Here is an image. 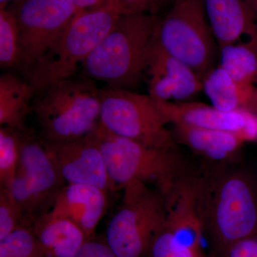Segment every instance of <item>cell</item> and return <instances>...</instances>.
I'll return each instance as SVG.
<instances>
[{
	"mask_svg": "<svg viewBox=\"0 0 257 257\" xmlns=\"http://www.w3.org/2000/svg\"><path fill=\"white\" fill-rule=\"evenodd\" d=\"M40 94L35 111L45 143L84 138L100 121L101 89L93 79H67Z\"/></svg>",
	"mask_w": 257,
	"mask_h": 257,
	"instance_id": "cell-5",
	"label": "cell"
},
{
	"mask_svg": "<svg viewBox=\"0 0 257 257\" xmlns=\"http://www.w3.org/2000/svg\"><path fill=\"white\" fill-rule=\"evenodd\" d=\"M196 175L198 213L204 234L221 254L233 243L257 235V182L228 164Z\"/></svg>",
	"mask_w": 257,
	"mask_h": 257,
	"instance_id": "cell-1",
	"label": "cell"
},
{
	"mask_svg": "<svg viewBox=\"0 0 257 257\" xmlns=\"http://www.w3.org/2000/svg\"><path fill=\"white\" fill-rule=\"evenodd\" d=\"M100 149L108 173L116 187L142 182L166 196L191 173L177 148L147 146L111 133L100 121L90 133Z\"/></svg>",
	"mask_w": 257,
	"mask_h": 257,
	"instance_id": "cell-3",
	"label": "cell"
},
{
	"mask_svg": "<svg viewBox=\"0 0 257 257\" xmlns=\"http://www.w3.org/2000/svg\"><path fill=\"white\" fill-rule=\"evenodd\" d=\"M0 257H46L32 225H24L0 239Z\"/></svg>",
	"mask_w": 257,
	"mask_h": 257,
	"instance_id": "cell-23",
	"label": "cell"
},
{
	"mask_svg": "<svg viewBox=\"0 0 257 257\" xmlns=\"http://www.w3.org/2000/svg\"><path fill=\"white\" fill-rule=\"evenodd\" d=\"M206 257H209V256H206Z\"/></svg>",
	"mask_w": 257,
	"mask_h": 257,
	"instance_id": "cell-32",
	"label": "cell"
},
{
	"mask_svg": "<svg viewBox=\"0 0 257 257\" xmlns=\"http://www.w3.org/2000/svg\"><path fill=\"white\" fill-rule=\"evenodd\" d=\"M204 234L198 221L167 216L148 257H206L202 248Z\"/></svg>",
	"mask_w": 257,
	"mask_h": 257,
	"instance_id": "cell-17",
	"label": "cell"
},
{
	"mask_svg": "<svg viewBox=\"0 0 257 257\" xmlns=\"http://www.w3.org/2000/svg\"><path fill=\"white\" fill-rule=\"evenodd\" d=\"M172 133L176 143L188 147L197 155L215 165L232 162L245 142L239 134L182 124H172Z\"/></svg>",
	"mask_w": 257,
	"mask_h": 257,
	"instance_id": "cell-16",
	"label": "cell"
},
{
	"mask_svg": "<svg viewBox=\"0 0 257 257\" xmlns=\"http://www.w3.org/2000/svg\"><path fill=\"white\" fill-rule=\"evenodd\" d=\"M157 42L202 79L214 68L215 39L202 0H176L157 28Z\"/></svg>",
	"mask_w": 257,
	"mask_h": 257,
	"instance_id": "cell-7",
	"label": "cell"
},
{
	"mask_svg": "<svg viewBox=\"0 0 257 257\" xmlns=\"http://www.w3.org/2000/svg\"><path fill=\"white\" fill-rule=\"evenodd\" d=\"M123 197L106 228L105 241L116 257H148L167 215L163 192L142 182L123 187Z\"/></svg>",
	"mask_w": 257,
	"mask_h": 257,
	"instance_id": "cell-6",
	"label": "cell"
},
{
	"mask_svg": "<svg viewBox=\"0 0 257 257\" xmlns=\"http://www.w3.org/2000/svg\"><path fill=\"white\" fill-rule=\"evenodd\" d=\"M19 132L20 160L9 190L29 224L53 207L67 184L51 158L42 139Z\"/></svg>",
	"mask_w": 257,
	"mask_h": 257,
	"instance_id": "cell-9",
	"label": "cell"
},
{
	"mask_svg": "<svg viewBox=\"0 0 257 257\" xmlns=\"http://www.w3.org/2000/svg\"><path fill=\"white\" fill-rule=\"evenodd\" d=\"M219 66L236 82L249 87L257 84V51L242 44L219 49Z\"/></svg>",
	"mask_w": 257,
	"mask_h": 257,
	"instance_id": "cell-21",
	"label": "cell"
},
{
	"mask_svg": "<svg viewBox=\"0 0 257 257\" xmlns=\"http://www.w3.org/2000/svg\"><path fill=\"white\" fill-rule=\"evenodd\" d=\"M145 74L148 77L149 95L155 101L184 102L202 91L201 77L188 65L167 53L157 40Z\"/></svg>",
	"mask_w": 257,
	"mask_h": 257,
	"instance_id": "cell-12",
	"label": "cell"
},
{
	"mask_svg": "<svg viewBox=\"0 0 257 257\" xmlns=\"http://www.w3.org/2000/svg\"><path fill=\"white\" fill-rule=\"evenodd\" d=\"M168 0H109L108 5L120 15L151 14L158 10Z\"/></svg>",
	"mask_w": 257,
	"mask_h": 257,
	"instance_id": "cell-26",
	"label": "cell"
},
{
	"mask_svg": "<svg viewBox=\"0 0 257 257\" xmlns=\"http://www.w3.org/2000/svg\"><path fill=\"white\" fill-rule=\"evenodd\" d=\"M157 102L168 124L239 134L245 141L257 138V116L253 113L222 111L199 102Z\"/></svg>",
	"mask_w": 257,
	"mask_h": 257,
	"instance_id": "cell-13",
	"label": "cell"
},
{
	"mask_svg": "<svg viewBox=\"0 0 257 257\" xmlns=\"http://www.w3.org/2000/svg\"><path fill=\"white\" fill-rule=\"evenodd\" d=\"M20 160L19 132L0 126V186L10 189L16 175Z\"/></svg>",
	"mask_w": 257,
	"mask_h": 257,
	"instance_id": "cell-24",
	"label": "cell"
},
{
	"mask_svg": "<svg viewBox=\"0 0 257 257\" xmlns=\"http://www.w3.org/2000/svg\"><path fill=\"white\" fill-rule=\"evenodd\" d=\"M159 23L155 15H121L83 64L87 78L135 87L145 74Z\"/></svg>",
	"mask_w": 257,
	"mask_h": 257,
	"instance_id": "cell-2",
	"label": "cell"
},
{
	"mask_svg": "<svg viewBox=\"0 0 257 257\" xmlns=\"http://www.w3.org/2000/svg\"><path fill=\"white\" fill-rule=\"evenodd\" d=\"M35 89L11 74L0 77V124L18 131L25 130L24 120L30 109Z\"/></svg>",
	"mask_w": 257,
	"mask_h": 257,
	"instance_id": "cell-20",
	"label": "cell"
},
{
	"mask_svg": "<svg viewBox=\"0 0 257 257\" xmlns=\"http://www.w3.org/2000/svg\"><path fill=\"white\" fill-rule=\"evenodd\" d=\"M109 5L99 9L79 11L72 21L28 72L29 82L35 93L72 79L79 64L116 23L120 16Z\"/></svg>",
	"mask_w": 257,
	"mask_h": 257,
	"instance_id": "cell-4",
	"label": "cell"
},
{
	"mask_svg": "<svg viewBox=\"0 0 257 257\" xmlns=\"http://www.w3.org/2000/svg\"><path fill=\"white\" fill-rule=\"evenodd\" d=\"M32 227L46 257H74L87 240L77 225L52 211L40 216Z\"/></svg>",
	"mask_w": 257,
	"mask_h": 257,
	"instance_id": "cell-18",
	"label": "cell"
},
{
	"mask_svg": "<svg viewBox=\"0 0 257 257\" xmlns=\"http://www.w3.org/2000/svg\"><path fill=\"white\" fill-rule=\"evenodd\" d=\"M218 49L248 45L257 51V15L248 0H202Z\"/></svg>",
	"mask_w": 257,
	"mask_h": 257,
	"instance_id": "cell-14",
	"label": "cell"
},
{
	"mask_svg": "<svg viewBox=\"0 0 257 257\" xmlns=\"http://www.w3.org/2000/svg\"><path fill=\"white\" fill-rule=\"evenodd\" d=\"M27 222L21 207L15 201L9 189H0V239Z\"/></svg>",
	"mask_w": 257,
	"mask_h": 257,
	"instance_id": "cell-25",
	"label": "cell"
},
{
	"mask_svg": "<svg viewBox=\"0 0 257 257\" xmlns=\"http://www.w3.org/2000/svg\"><path fill=\"white\" fill-rule=\"evenodd\" d=\"M248 2L251 5V6L252 7L253 10H254L255 13L257 15V0H248Z\"/></svg>",
	"mask_w": 257,
	"mask_h": 257,
	"instance_id": "cell-31",
	"label": "cell"
},
{
	"mask_svg": "<svg viewBox=\"0 0 257 257\" xmlns=\"http://www.w3.org/2000/svg\"><path fill=\"white\" fill-rule=\"evenodd\" d=\"M74 257H116L105 240L87 239Z\"/></svg>",
	"mask_w": 257,
	"mask_h": 257,
	"instance_id": "cell-28",
	"label": "cell"
},
{
	"mask_svg": "<svg viewBox=\"0 0 257 257\" xmlns=\"http://www.w3.org/2000/svg\"><path fill=\"white\" fill-rule=\"evenodd\" d=\"M45 144L66 183L94 186L107 192L117 189L108 173L100 149L90 134L72 141Z\"/></svg>",
	"mask_w": 257,
	"mask_h": 257,
	"instance_id": "cell-11",
	"label": "cell"
},
{
	"mask_svg": "<svg viewBox=\"0 0 257 257\" xmlns=\"http://www.w3.org/2000/svg\"><path fill=\"white\" fill-rule=\"evenodd\" d=\"M108 193L94 186L67 184L50 211L72 221L89 239L106 212Z\"/></svg>",
	"mask_w": 257,
	"mask_h": 257,
	"instance_id": "cell-15",
	"label": "cell"
},
{
	"mask_svg": "<svg viewBox=\"0 0 257 257\" xmlns=\"http://www.w3.org/2000/svg\"><path fill=\"white\" fill-rule=\"evenodd\" d=\"M220 255L221 257H257V235L233 243Z\"/></svg>",
	"mask_w": 257,
	"mask_h": 257,
	"instance_id": "cell-27",
	"label": "cell"
},
{
	"mask_svg": "<svg viewBox=\"0 0 257 257\" xmlns=\"http://www.w3.org/2000/svg\"><path fill=\"white\" fill-rule=\"evenodd\" d=\"M202 91L214 107L226 111H257V88L236 82L219 67L203 79Z\"/></svg>",
	"mask_w": 257,
	"mask_h": 257,
	"instance_id": "cell-19",
	"label": "cell"
},
{
	"mask_svg": "<svg viewBox=\"0 0 257 257\" xmlns=\"http://www.w3.org/2000/svg\"><path fill=\"white\" fill-rule=\"evenodd\" d=\"M100 123L111 133L147 146L177 148L168 122L150 95L120 88L101 89Z\"/></svg>",
	"mask_w": 257,
	"mask_h": 257,
	"instance_id": "cell-8",
	"label": "cell"
},
{
	"mask_svg": "<svg viewBox=\"0 0 257 257\" xmlns=\"http://www.w3.org/2000/svg\"><path fill=\"white\" fill-rule=\"evenodd\" d=\"M18 0H0V9L7 8L10 3H14Z\"/></svg>",
	"mask_w": 257,
	"mask_h": 257,
	"instance_id": "cell-30",
	"label": "cell"
},
{
	"mask_svg": "<svg viewBox=\"0 0 257 257\" xmlns=\"http://www.w3.org/2000/svg\"><path fill=\"white\" fill-rule=\"evenodd\" d=\"M79 11L99 9L106 6L109 0H72Z\"/></svg>",
	"mask_w": 257,
	"mask_h": 257,
	"instance_id": "cell-29",
	"label": "cell"
},
{
	"mask_svg": "<svg viewBox=\"0 0 257 257\" xmlns=\"http://www.w3.org/2000/svg\"><path fill=\"white\" fill-rule=\"evenodd\" d=\"M0 65L12 68L21 65L18 23L13 12L0 9Z\"/></svg>",
	"mask_w": 257,
	"mask_h": 257,
	"instance_id": "cell-22",
	"label": "cell"
},
{
	"mask_svg": "<svg viewBox=\"0 0 257 257\" xmlns=\"http://www.w3.org/2000/svg\"><path fill=\"white\" fill-rule=\"evenodd\" d=\"M13 4L10 10L18 23L21 65L29 72L79 10L72 0H18Z\"/></svg>",
	"mask_w": 257,
	"mask_h": 257,
	"instance_id": "cell-10",
	"label": "cell"
}]
</instances>
